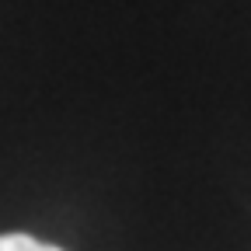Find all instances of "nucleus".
Listing matches in <instances>:
<instances>
[{
    "mask_svg": "<svg viewBox=\"0 0 251 251\" xmlns=\"http://www.w3.org/2000/svg\"><path fill=\"white\" fill-rule=\"evenodd\" d=\"M0 251H59V248L42 244L31 234H0Z\"/></svg>",
    "mask_w": 251,
    "mask_h": 251,
    "instance_id": "1",
    "label": "nucleus"
}]
</instances>
